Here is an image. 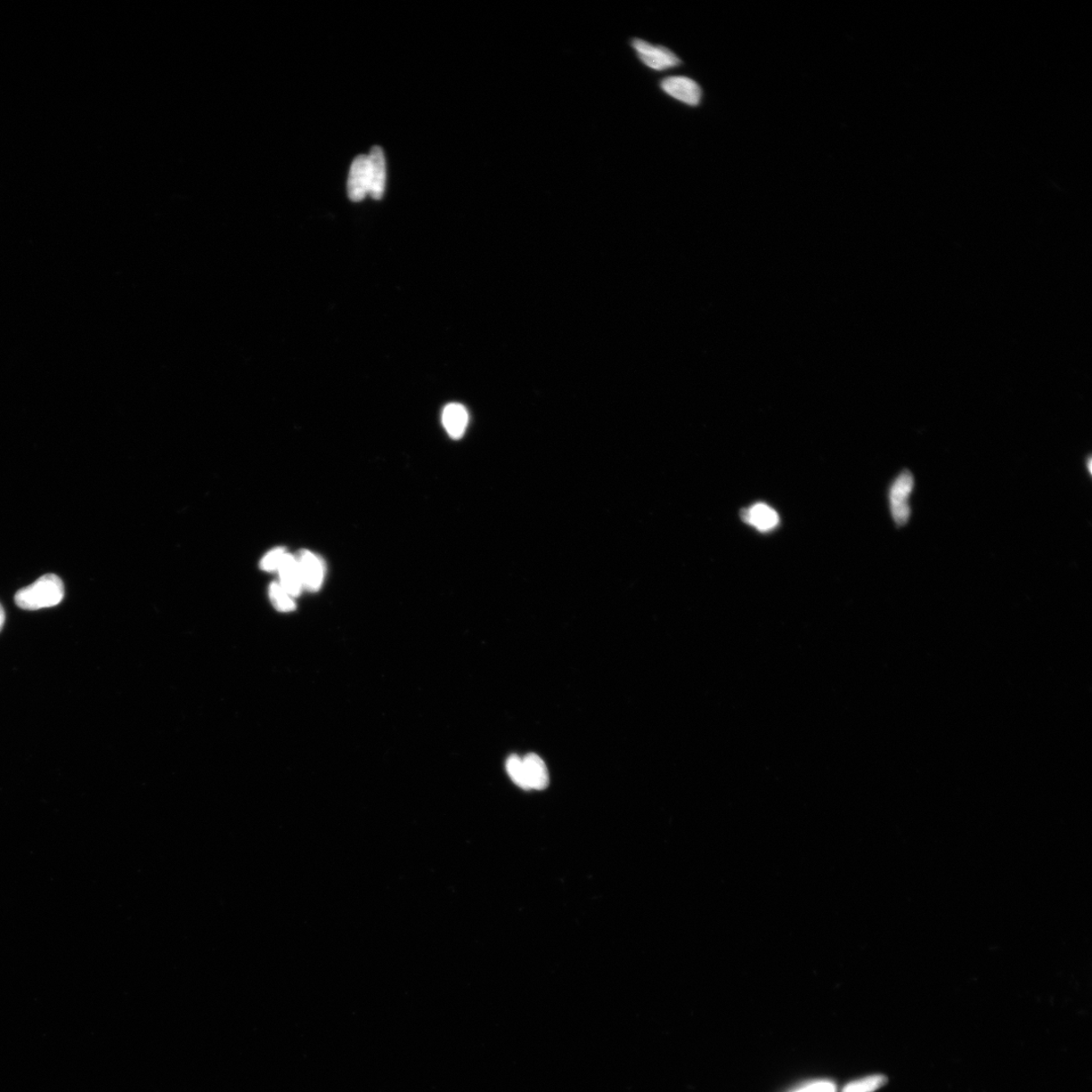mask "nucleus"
Instances as JSON below:
<instances>
[{"label": "nucleus", "mask_w": 1092, "mask_h": 1092, "mask_svg": "<svg viewBox=\"0 0 1092 1092\" xmlns=\"http://www.w3.org/2000/svg\"><path fill=\"white\" fill-rule=\"evenodd\" d=\"M63 598L61 578L54 574H47L16 593L14 601L21 609L36 611L58 605Z\"/></svg>", "instance_id": "1"}, {"label": "nucleus", "mask_w": 1092, "mask_h": 1092, "mask_svg": "<svg viewBox=\"0 0 1092 1092\" xmlns=\"http://www.w3.org/2000/svg\"><path fill=\"white\" fill-rule=\"evenodd\" d=\"M914 477H912L909 470H904L896 478L891 488V515L898 525L906 524L910 517L909 498L912 490H914Z\"/></svg>", "instance_id": "2"}, {"label": "nucleus", "mask_w": 1092, "mask_h": 1092, "mask_svg": "<svg viewBox=\"0 0 1092 1092\" xmlns=\"http://www.w3.org/2000/svg\"><path fill=\"white\" fill-rule=\"evenodd\" d=\"M632 46L641 62L651 69L662 71L681 64L678 56L665 47L654 46L640 39L633 40Z\"/></svg>", "instance_id": "3"}, {"label": "nucleus", "mask_w": 1092, "mask_h": 1092, "mask_svg": "<svg viewBox=\"0 0 1092 1092\" xmlns=\"http://www.w3.org/2000/svg\"><path fill=\"white\" fill-rule=\"evenodd\" d=\"M740 518L747 525L763 534L775 532L780 525L779 513L764 502L755 503L741 510Z\"/></svg>", "instance_id": "4"}, {"label": "nucleus", "mask_w": 1092, "mask_h": 1092, "mask_svg": "<svg viewBox=\"0 0 1092 1092\" xmlns=\"http://www.w3.org/2000/svg\"><path fill=\"white\" fill-rule=\"evenodd\" d=\"M663 91L684 103L695 107L703 99V91L696 83L685 76L667 77L661 84Z\"/></svg>", "instance_id": "5"}, {"label": "nucleus", "mask_w": 1092, "mask_h": 1092, "mask_svg": "<svg viewBox=\"0 0 1092 1092\" xmlns=\"http://www.w3.org/2000/svg\"><path fill=\"white\" fill-rule=\"evenodd\" d=\"M297 559L304 589L311 592L319 591L325 575L323 561L309 550H301Z\"/></svg>", "instance_id": "6"}, {"label": "nucleus", "mask_w": 1092, "mask_h": 1092, "mask_svg": "<svg viewBox=\"0 0 1092 1092\" xmlns=\"http://www.w3.org/2000/svg\"><path fill=\"white\" fill-rule=\"evenodd\" d=\"M369 194L380 200L385 193L387 181L386 158L380 146H373L368 155Z\"/></svg>", "instance_id": "7"}, {"label": "nucleus", "mask_w": 1092, "mask_h": 1092, "mask_svg": "<svg viewBox=\"0 0 1092 1092\" xmlns=\"http://www.w3.org/2000/svg\"><path fill=\"white\" fill-rule=\"evenodd\" d=\"M347 192L354 201H361L369 194L368 155H358L354 160L348 175Z\"/></svg>", "instance_id": "8"}, {"label": "nucleus", "mask_w": 1092, "mask_h": 1092, "mask_svg": "<svg viewBox=\"0 0 1092 1092\" xmlns=\"http://www.w3.org/2000/svg\"><path fill=\"white\" fill-rule=\"evenodd\" d=\"M281 586L292 598L299 597L304 590L300 573L298 559L290 553H285L279 570Z\"/></svg>", "instance_id": "9"}, {"label": "nucleus", "mask_w": 1092, "mask_h": 1092, "mask_svg": "<svg viewBox=\"0 0 1092 1092\" xmlns=\"http://www.w3.org/2000/svg\"><path fill=\"white\" fill-rule=\"evenodd\" d=\"M523 760L529 790H543L548 787L549 771L542 757L535 754H528Z\"/></svg>", "instance_id": "10"}, {"label": "nucleus", "mask_w": 1092, "mask_h": 1092, "mask_svg": "<svg viewBox=\"0 0 1092 1092\" xmlns=\"http://www.w3.org/2000/svg\"><path fill=\"white\" fill-rule=\"evenodd\" d=\"M443 422L451 437L461 438L468 427V411L460 404L448 405L443 411Z\"/></svg>", "instance_id": "11"}, {"label": "nucleus", "mask_w": 1092, "mask_h": 1092, "mask_svg": "<svg viewBox=\"0 0 1092 1092\" xmlns=\"http://www.w3.org/2000/svg\"><path fill=\"white\" fill-rule=\"evenodd\" d=\"M887 1081L884 1075H871V1077L850 1082L842 1092H875L884 1087Z\"/></svg>", "instance_id": "12"}, {"label": "nucleus", "mask_w": 1092, "mask_h": 1092, "mask_svg": "<svg viewBox=\"0 0 1092 1092\" xmlns=\"http://www.w3.org/2000/svg\"><path fill=\"white\" fill-rule=\"evenodd\" d=\"M270 597L274 608L281 611V613H291V611L296 609L292 597L282 588L280 583L271 585Z\"/></svg>", "instance_id": "13"}, {"label": "nucleus", "mask_w": 1092, "mask_h": 1092, "mask_svg": "<svg viewBox=\"0 0 1092 1092\" xmlns=\"http://www.w3.org/2000/svg\"><path fill=\"white\" fill-rule=\"evenodd\" d=\"M506 770L515 783L524 790H529L524 760L516 755H512L506 763Z\"/></svg>", "instance_id": "14"}, {"label": "nucleus", "mask_w": 1092, "mask_h": 1092, "mask_svg": "<svg viewBox=\"0 0 1092 1092\" xmlns=\"http://www.w3.org/2000/svg\"><path fill=\"white\" fill-rule=\"evenodd\" d=\"M285 550L282 548H276L270 552H267L260 561V568L265 572L273 573L279 570L282 561L285 556Z\"/></svg>", "instance_id": "15"}, {"label": "nucleus", "mask_w": 1092, "mask_h": 1092, "mask_svg": "<svg viewBox=\"0 0 1092 1092\" xmlns=\"http://www.w3.org/2000/svg\"><path fill=\"white\" fill-rule=\"evenodd\" d=\"M797 1092H836V1087L833 1083L821 1081Z\"/></svg>", "instance_id": "16"}, {"label": "nucleus", "mask_w": 1092, "mask_h": 1092, "mask_svg": "<svg viewBox=\"0 0 1092 1092\" xmlns=\"http://www.w3.org/2000/svg\"><path fill=\"white\" fill-rule=\"evenodd\" d=\"M4 622H5V613H4V610L3 606H2V605H0V631H3V627H4Z\"/></svg>", "instance_id": "17"}, {"label": "nucleus", "mask_w": 1092, "mask_h": 1092, "mask_svg": "<svg viewBox=\"0 0 1092 1092\" xmlns=\"http://www.w3.org/2000/svg\"><path fill=\"white\" fill-rule=\"evenodd\" d=\"M1088 469H1089V470H1091V461L1090 460L1088 461Z\"/></svg>", "instance_id": "18"}]
</instances>
